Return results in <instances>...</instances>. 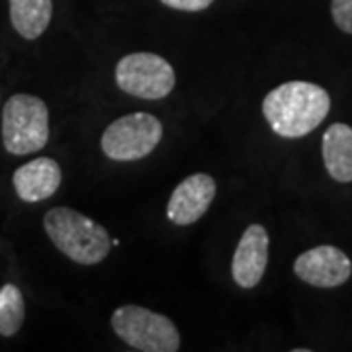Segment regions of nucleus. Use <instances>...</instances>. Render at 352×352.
<instances>
[{
	"mask_svg": "<svg viewBox=\"0 0 352 352\" xmlns=\"http://www.w3.org/2000/svg\"><path fill=\"white\" fill-rule=\"evenodd\" d=\"M113 333L131 349L143 352H176L180 333L163 314L141 305H122L112 314Z\"/></svg>",
	"mask_w": 352,
	"mask_h": 352,
	"instance_id": "nucleus-4",
	"label": "nucleus"
},
{
	"mask_svg": "<svg viewBox=\"0 0 352 352\" xmlns=\"http://www.w3.org/2000/svg\"><path fill=\"white\" fill-rule=\"evenodd\" d=\"M331 16L340 32L352 36V0H333Z\"/></svg>",
	"mask_w": 352,
	"mask_h": 352,
	"instance_id": "nucleus-14",
	"label": "nucleus"
},
{
	"mask_svg": "<svg viewBox=\"0 0 352 352\" xmlns=\"http://www.w3.org/2000/svg\"><path fill=\"white\" fill-rule=\"evenodd\" d=\"M215 198V180L210 175L196 173L184 178L170 194L166 217L175 226H192L206 214Z\"/></svg>",
	"mask_w": 352,
	"mask_h": 352,
	"instance_id": "nucleus-8",
	"label": "nucleus"
},
{
	"mask_svg": "<svg viewBox=\"0 0 352 352\" xmlns=\"http://www.w3.org/2000/svg\"><path fill=\"white\" fill-rule=\"evenodd\" d=\"M164 6L180 12H201L214 4V0H161Z\"/></svg>",
	"mask_w": 352,
	"mask_h": 352,
	"instance_id": "nucleus-15",
	"label": "nucleus"
},
{
	"mask_svg": "<svg viewBox=\"0 0 352 352\" xmlns=\"http://www.w3.org/2000/svg\"><path fill=\"white\" fill-rule=\"evenodd\" d=\"M116 82L126 94L143 100H161L173 92V65L155 53H129L116 65Z\"/></svg>",
	"mask_w": 352,
	"mask_h": 352,
	"instance_id": "nucleus-6",
	"label": "nucleus"
},
{
	"mask_svg": "<svg viewBox=\"0 0 352 352\" xmlns=\"http://www.w3.org/2000/svg\"><path fill=\"white\" fill-rule=\"evenodd\" d=\"M63 180V173L57 161L51 157H38L16 168L12 176L18 198L28 204H38L51 198Z\"/></svg>",
	"mask_w": 352,
	"mask_h": 352,
	"instance_id": "nucleus-10",
	"label": "nucleus"
},
{
	"mask_svg": "<svg viewBox=\"0 0 352 352\" xmlns=\"http://www.w3.org/2000/svg\"><path fill=\"white\" fill-rule=\"evenodd\" d=\"M331 110L325 88L307 80H289L270 90L263 100V113L272 131L284 139L305 138L321 126Z\"/></svg>",
	"mask_w": 352,
	"mask_h": 352,
	"instance_id": "nucleus-1",
	"label": "nucleus"
},
{
	"mask_svg": "<svg viewBox=\"0 0 352 352\" xmlns=\"http://www.w3.org/2000/svg\"><path fill=\"white\" fill-rule=\"evenodd\" d=\"M50 141L47 104L34 94H14L2 110V143L10 155L41 151Z\"/></svg>",
	"mask_w": 352,
	"mask_h": 352,
	"instance_id": "nucleus-3",
	"label": "nucleus"
},
{
	"mask_svg": "<svg viewBox=\"0 0 352 352\" xmlns=\"http://www.w3.org/2000/svg\"><path fill=\"white\" fill-rule=\"evenodd\" d=\"M43 227L51 243L73 263L82 266L102 263L112 249L108 231L71 208H51L43 217Z\"/></svg>",
	"mask_w": 352,
	"mask_h": 352,
	"instance_id": "nucleus-2",
	"label": "nucleus"
},
{
	"mask_svg": "<svg viewBox=\"0 0 352 352\" xmlns=\"http://www.w3.org/2000/svg\"><path fill=\"white\" fill-rule=\"evenodd\" d=\"M53 16V0H10L12 28L28 41L43 36Z\"/></svg>",
	"mask_w": 352,
	"mask_h": 352,
	"instance_id": "nucleus-12",
	"label": "nucleus"
},
{
	"mask_svg": "<svg viewBox=\"0 0 352 352\" xmlns=\"http://www.w3.org/2000/svg\"><path fill=\"white\" fill-rule=\"evenodd\" d=\"M25 319L24 296L18 286L4 284L0 288V337H14Z\"/></svg>",
	"mask_w": 352,
	"mask_h": 352,
	"instance_id": "nucleus-13",
	"label": "nucleus"
},
{
	"mask_svg": "<svg viewBox=\"0 0 352 352\" xmlns=\"http://www.w3.org/2000/svg\"><path fill=\"white\" fill-rule=\"evenodd\" d=\"M268 252H270L268 231L258 223L247 227L235 249L233 264H231V274L239 288L251 289L258 286L268 266Z\"/></svg>",
	"mask_w": 352,
	"mask_h": 352,
	"instance_id": "nucleus-9",
	"label": "nucleus"
},
{
	"mask_svg": "<svg viewBox=\"0 0 352 352\" xmlns=\"http://www.w3.org/2000/svg\"><path fill=\"white\" fill-rule=\"evenodd\" d=\"M294 272L315 288H337L352 276V261L337 247L321 245L302 252L294 263Z\"/></svg>",
	"mask_w": 352,
	"mask_h": 352,
	"instance_id": "nucleus-7",
	"label": "nucleus"
},
{
	"mask_svg": "<svg viewBox=\"0 0 352 352\" xmlns=\"http://www.w3.org/2000/svg\"><path fill=\"white\" fill-rule=\"evenodd\" d=\"M163 139V124L153 113L135 112L112 122L102 133V151L112 161H139Z\"/></svg>",
	"mask_w": 352,
	"mask_h": 352,
	"instance_id": "nucleus-5",
	"label": "nucleus"
},
{
	"mask_svg": "<svg viewBox=\"0 0 352 352\" xmlns=\"http://www.w3.org/2000/svg\"><path fill=\"white\" fill-rule=\"evenodd\" d=\"M323 163L329 176L340 184L352 182V127L333 124L323 133Z\"/></svg>",
	"mask_w": 352,
	"mask_h": 352,
	"instance_id": "nucleus-11",
	"label": "nucleus"
}]
</instances>
